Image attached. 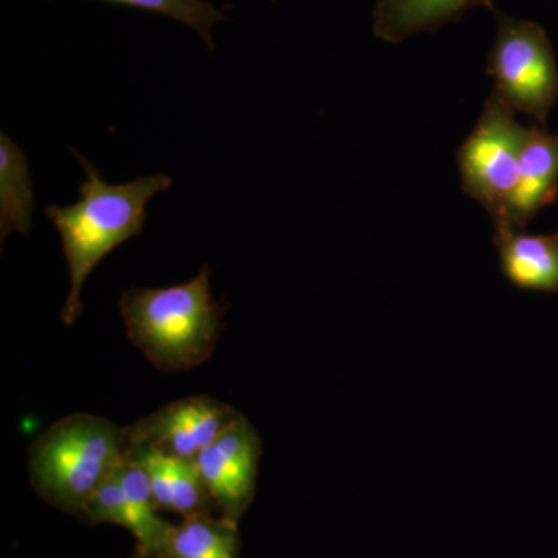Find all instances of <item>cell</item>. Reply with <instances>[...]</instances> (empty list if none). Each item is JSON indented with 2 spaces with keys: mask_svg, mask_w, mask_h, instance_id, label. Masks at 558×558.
Masks as SVG:
<instances>
[{
  "mask_svg": "<svg viewBox=\"0 0 558 558\" xmlns=\"http://www.w3.org/2000/svg\"><path fill=\"white\" fill-rule=\"evenodd\" d=\"M72 153L87 175L80 186V201L69 207L50 205L44 211L60 233L69 267L70 290L61 312L65 326H72L83 312L81 290L87 277L112 250L143 233L146 205L172 186V179L161 172L112 185L90 161L75 149Z\"/></svg>",
  "mask_w": 558,
  "mask_h": 558,
  "instance_id": "6da1fadb",
  "label": "cell"
},
{
  "mask_svg": "<svg viewBox=\"0 0 558 558\" xmlns=\"http://www.w3.org/2000/svg\"><path fill=\"white\" fill-rule=\"evenodd\" d=\"M128 339L161 373L204 365L220 339L226 307L211 292V270L163 289L130 288L119 301Z\"/></svg>",
  "mask_w": 558,
  "mask_h": 558,
  "instance_id": "7a4b0ae2",
  "label": "cell"
},
{
  "mask_svg": "<svg viewBox=\"0 0 558 558\" xmlns=\"http://www.w3.org/2000/svg\"><path fill=\"white\" fill-rule=\"evenodd\" d=\"M124 451V428L109 418L94 414L62 417L40 433L28 450L33 490L51 508L80 515Z\"/></svg>",
  "mask_w": 558,
  "mask_h": 558,
  "instance_id": "3957f363",
  "label": "cell"
},
{
  "mask_svg": "<svg viewBox=\"0 0 558 558\" xmlns=\"http://www.w3.org/2000/svg\"><path fill=\"white\" fill-rule=\"evenodd\" d=\"M498 31L488 53L494 92L513 112L545 126L558 101V69L548 33L537 22L497 13Z\"/></svg>",
  "mask_w": 558,
  "mask_h": 558,
  "instance_id": "277c9868",
  "label": "cell"
},
{
  "mask_svg": "<svg viewBox=\"0 0 558 558\" xmlns=\"http://www.w3.org/2000/svg\"><path fill=\"white\" fill-rule=\"evenodd\" d=\"M526 131L515 112L492 94L458 150L462 191L487 209L494 223L505 220L515 193Z\"/></svg>",
  "mask_w": 558,
  "mask_h": 558,
  "instance_id": "5b68a950",
  "label": "cell"
},
{
  "mask_svg": "<svg viewBox=\"0 0 558 558\" xmlns=\"http://www.w3.org/2000/svg\"><path fill=\"white\" fill-rule=\"evenodd\" d=\"M240 411L208 396L168 403L124 427L126 447H145L194 461L229 428Z\"/></svg>",
  "mask_w": 558,
  "mask_h": 558,
  "instance_id": "8992f818",
  "label": "cell"
},
{
  "mask_svg": "<svg viewBox=\"0 0 558 558\" xmlns=\"http://www.w3.org/2000/svg\"><path fill=\"white\" fill-rule=\"evenodd\" d=\"M263 442L244 414L194 459L220 517L240 523L256 495Z\"/></svg>",
  "mask_w": 558,
  "mask_h": 558,
  "instance_id": "52a82bcc",
  "label": "cell"
},
{
  "mask_svg": "<svg viewBox=\"0 0 558 558\" xmlns=\"http://www.w3.org/2000/svg\"><path fill=\"white\" fill-rule=\"evenodd\" d=\"M557 197L558 132L550 134L545 126L534 123L524 137L519 183L501 222L517 230L526 229L527 223Z\"/></svg>",
  "mask_w": 558,
  "mask_h": 558,
  "instance_id": "ba28073f",
  "label": "cell"
},
{
  "mask_svg": "<svg viewBox=\"0 0 558 558\" xmlns=\"http://www.w3.org/2000/svg\"><path fill=\"white\" fill-rule=\"evenodd\" d=\"M494 244L502 275L515 288L558 295V231L524 234L509 223H494Z\"/></svg>",
  "mask_w": 558,
  "mask_h": 558,
  "instance_id": "9c48e42d",
  "label": "cell"
},
{
  "mask_svg": "<svg viewBox=\"0 0 558 558\" xmlns=\"http://www.w3.org/2000/svg\"><path fill=\"white\" fill-rule=\"evenodd\" d=\"M148 470L154 497L160 510L183 519L213 515L216 506L197 472L194 461L170 457L145 447H126Z\"/></svg>",
  "mask_w": 558,
  "mask_h": 558,
  "instance_id": "30bf717a",
  "label": "cell"
},
{
  "mask_svg": "<svg viewBox=\"0 0 558 558\" xmlns=\"http://www.w3.org/2000/svg\"><path fill=\"white\" fill-rule=\"evenodd\" d=\"M476 7L495 11L494 0H376L374 36L399 44L417 33L436 32Z\"/></svg>",
  "mask_w": 558,
  "mask_h": 558,
  "instance_id": "8fae6325",
  "label": "cell"
},
{
  "mask_svg": "<svg viewBox=\"0 0 558 558\" xmlns=\"http://www.w3.org/2000/svg\"><path fill=\"white\" fill-rule=\"evenodd\" d=\"M117 475L130 512L128 531L137 539L134 558H157L172 524L159 515L148 470L137 458L124 451Z\"/></svg>",
  "mask_w": 558,
  "mask_h": 558,
  "instance_id": "7c38bea8",
  "label": "cell"
},
{
  "mask_svg": "<svg viewBox=\"0 0 558 558\" xmlns=\"http://www.w3.org/2000/svg\"><path fill=\"white\" fill-rule=\"evenodd\" d=\"M157 558H241L238 523L213 515L172 524Z\"/></svg>",
  "mask_w": 558,
  "mask_h": 558,
  "instance_id": "4fadbf2b",
  "label": "cell"
},
{
  "mask_svg": "<svg viewBox=\"0 0 558 558\" xmlns=\"http://www.w3.org/2000/svg\"><path fill=\"white\" fill-rule=\"evenodd\" d=\"M35 194L27 157L9 135L0 137V226L2 241L11 233H31Z\"/></svg>",
  "mask_w": 558,
  "mask_h": 558,
  "instance_id": "5bb4252c",
  "label": "cell"
},
{
  "mask_svg": "<svg viewBox=\"0 0 558 558\" xmlns=\"http://www.w3.org/2000/svg\"><path fill=\"white\" fill-rule=\"evenodd\" d=\"M106 2L163 14L182 22L199 33L202 39L207 43L209 51L216 50L211 36L213 27L220 21H229L222 10L216 9L205 0H106Z\"/></svg>",
  "mask_w": 558,
  "mask_h": 558,
  "instance_id": "9a60e30c",
  "label": "cell"
},
{
  "mask_svg": "<svg viewBox=\"0 0 558 558\" xmlns=\"http://www.w3.org/2000/svg\"><path fill=\"white\" fill-rule=\"evenodd\" d=\"M121 462V461H120ZM119 468V465H117ZM117 468L102 480L100 486L87 499L80 517L90 524H117L124 529L130 527V512H128L126 498L121 488Z\"/></svg>",
  "mask_w": 558,
  "mask_h": 558,
  "instance_id": "2e32d148",
  "label": "cell"
},
{
  "mask_svg": "<svg viewBox=\"0 0 558 558\" xmlns=\"http://www.w3.org/2000/svg\"><path fill=\"white\" fill-rule=\"evenodd\" d=\"M132 558H134V557H132Z\"/></svg>",
  "mask_w": 558,
  "mask_h": 558,
  "instance_id": "e0dca14e",
  "label": "cell"
}]
</instances>
